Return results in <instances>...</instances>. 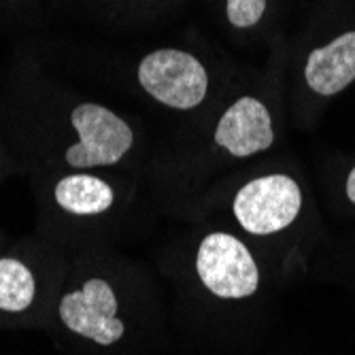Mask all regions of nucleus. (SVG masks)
I'll return each instance as SVG.
<instances>
[{
	"mask_svg": "<svg viewBox=\"0 0 355 355\" xmlns=\"http://www.w3.org/2000/svg\"><path fill=\"white\" fill-rule=\"evenodd\" d=\"M71 123L79 135L77 143L64 153L71 168L85 171L94 166H113L121 162L135 145L132 128L103 105L83 103L75 107Z\"/></svg>",
	"mask_w": 355,
	"mask_h": 355,
	"instance_id": "nucleus-3",
	"label": "nucleus"
},
{
	"mask_svg": "<svg viewBox=\"0 0 355 355\" xmlns=\"http://www.w3.org/2000/svg\"><path fill=\"white\" fill-rule=\"evenodd\" d=\"M268 0H228L225 15L234 28H251L266 13Z\"/></svg>",
	"mask_w": 355,
	"mask_h": 355,
	"instance_id": "nucleus-10",
	"label": "nucleus"
},
{
	"mask_svg": "<svg viewBox=\"0 0 355 355\" xmlns=\"http://www.w3.org/2000/svg\"><path fill=\"white\" fill-rule=\"evenodd\" d=\"M139 83L153 101L177 111L202 105L209 92L205 64L181 49H155L139 64Z\"/></svg>",
	"mask_w": 355,
	"mask_h": 355,
	"instance_id": "nucleus-1",
	"label": "nucleus"
},
{
	"mask_svg": "<svg viewBox=\"0 0 355 355\" xmlns=\"http://www.w3.org/2000/svg\"><path fill=\"white\" fill-rule=\"evenodd\" d=\"M53 200L62 211L71 215H101L109 211L115 202L113 187L94 175L77 173L62 177L53 187Z\"/></svg>",
	"mask_w": 355,
	"mask_h": 355,
	"instance_id": "nucleus-8",
	"label": "nucleus"
},
{
	"mask_svg": "<svg viewBox=\"0 0 355 355\" xmlns=\"http://www.w3.org/2000/svg\"><path fill=\"white\" fill-rule=\"evenodd\" d=\"M37 294L35 277L26 264L13 257L0 260V311L21 313L26 311Z\"/></svg>",
	"mask_w": 355,
	"mask_h": 355,
	"instance_id": "nucleus-9",
	"label": "nucleus"
},
{
	"mask_svg": "<svg viewBox=\"0 0 355 355\" xmlns=\"http://www.w3.org/2000/svg\"><path fill=\"white\" fill-rule=\"evenodd\" d=\"M347 198L355 205V166L351 168V173L347 177Z\"/></svg>",
	"mask_w": 355,
	"mask_h": 355,
	"instance_id": "nucleus-11",
	"label": "nucleus"
},
{
	"mask_svg": "<svg viewBox=\"0 0 355 355\" xmlns=\"http://www.w3.org/2000/svg\"><path fill=\"white\" fill-rule=\"evenodd\" d=\"M213 143L232 157H251L270 149L275 143L270 111L262 101L243 96L219 117Z\"/></svg>",
	"mask_w": 355,
	"mask_h": 355,
	"instance_id": "nucleus-6",
	"label": "nucleus"
},
{
	"mask_svg": "<svg viewBox=\"0 0 355 355\" xmlns=\"http://www.w3.org/2000/svg\"><path fill=\"white\" fill-rule=\"evenodd\" d=\"M302 209V189L287 175H266L245 183L234 196L232 213L241 228L268 236L292 225Z\"/></svg>",
	"mask_w": 355,
	"mask_h": 355,
	"instance_id": "nucleus-2",
	"label": "nucleus"
},
{
	"mask_svg": "<svg viewBox=\"0 0 355 355\" xmlns=\"http://www.w3.org/2000/svg\"><path fill=\"white\" fill-rule=\"evenodd\" d=\"M196 272L209 292L223 300L249 298L260 285V270L251 251L228 232H211L200 241Z\"/></svg>",
	"mask_w": 355,
	"mask_h": 355,
	"instance_id": "nucleus-4",
	"label": "nucleus"
},
{
	"mask_svg": "<svg viewBox=\"0 0 355 355\" xmlns=\"http://www.w3.org/2000/svg\"><path fill=\"white\" fill-rule=\"evenodd\" d=\"M304 79L315 94L334 96L355 81V30L309 53Z\"/></svg>",
	"mask_w": 355,
	"mask_h": 355,
	"instance_id": "nucleus-7",
	"label": "nucleus"
},
{
	"mask_svg": "<svg viewBox=\"0 0 355 355\" xmlns=\"http://www.w3.org/2000/svg\"><path fill=\"white\" fill-rule=\"evenodd\" d=\"M60 319L71 332L103 347L117 343L125 332L117 317V296L105 279H89L81 289L64 296Z\"/></svg>",
	"mask_w": 355,
	"mask_h": 355,
	"instance_id": "nucleus-5",
	"label": "nucleus"
}]
</instances>
